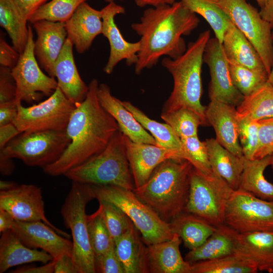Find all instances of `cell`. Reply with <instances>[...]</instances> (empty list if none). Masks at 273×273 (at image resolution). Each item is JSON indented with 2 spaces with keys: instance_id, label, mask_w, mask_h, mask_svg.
I'll list each match as a JSON object with an SVG mask.
<instances>
[{
  "instance_id": "obj_28",
  "label": "cell",
  "mask_w": 273,
  "mask_h": 273,
  "mask_svg": "<svg viewBox=\"0 0 273 273\" xmlns=\"http://www.w3.org/2000/svg\"><path fill=\"white\" fill-rule=\"evenodd\" d=\"M222 44L229 61L252 70L267 72L257 50L232 21L225 31Z\"/></svg>"
},
{
  "instance_id": "obj_47",
  "label": "cell",
  "mask_w": 273,
  "mask_h": 273,
  "mask_svg": "<svg viewBox=\"0 0 273 273\" xmlns=\"http://www.w3.org/2000/svg\"><path fill=\"white\" fill-rule=\"evenodd\" d=\"M17 86L11 69L0 67V106L15 103Z\"/></svg>"
},
{
  "instance_id": "obj_3",
  "label": "cell",
  "mask_w": 273,
  "mask_h": 273,
  "mask_svg": "<svg viewBox=\"0 0 273 273\" xmlns=\"http://www.w3.org/2000/svg\"><path fill=\"white\" fill-rule=\"evenodd\" d=\"M193 167L186 159H167L156 168L145 185L133 192L161 218L170 222L185 211Z\"/></svg>"
},
{
  "instance_id": "obj_14",
  "label": "cell",
  "mask_w": 273,
  "mask_h": 273,
  "mask_svg": "<svg viewBox=\"0 0 273 273\" xmlns=\"http://www.w3.org/2000/svg\"><path fill=\"white\" fill-rule=\"evenodd\" d=\"M203 61L209 69L211 79L208 95L210 101H218L237 107L244 96L232 82L222 44L215 37L210 38L207 41Z\"/></svg>"
},
{
  "instance_id": "obj_39",
  "label": "cell",
  "mask_w": 273,
  "mask_h": 273,
  "mask_svg": "<svg viewBox=\"0 0 273 273\" xmlns=\"http://www.w3.org/2000/svg\"><path fill=\"white\" fill-rule=\"evenodd\" d=\"M88 0H50L40 7L29 19L33 23L39 20L65 23L77 8Z\"/></svg>"
},
{
  "instance_id": "obj_42",
  "label": "cell",
  "mask_w": 273,
  "mask_h": 273,
  "mask_svg": "<svg viewBox=\"0 0 273 273\" xmlns=\"http://www.w3.org/2000/svg\"><path fill=\"white\" fill-rule=\"evenodd\" d=\"M98 201L106 224L115 241L133 224L126 214L116 205L104 200Z\"/></svg>"
},
{
  "instance_id": "obj_56",
  "label": "cell",
  "mask_w": 273,
  "mask_h": 273,
  "mask_svg": "<svg viewBox=\"0 0 273 273\" xmlns=\"http://www.w3.org/2000/svg\"><path fill=\"white\" fill-rule=\"evenodd\" d=\"M137 6L143 8L147 6L156 7L164 5H172L176 0H134Z\"/></svg>"
},
{
  "instance_id": "obj_12",
  "label": "cell",
  "mask_w": 273,
  "mask_h": 273,
  "mask_svg": "<svg viewBox=\"0 0 273 273\" xmlns=\"http://www.w3.org/2000/svg\"><path fill=\"white\" fill-rule=\"evenodd\" d=\"M224 224L239 233L273 232V201L234 190L226 206Z\"/></svg>"
},
{
  "instance_id": "obj_53",
  "label": "cell",
  "mask_w": 273,
  "mask_h": 273,
  "mask_svg": "<svg viewBox=\"0 0 273 273\" xmlns=\"http://www.w3.org/2000/svg\"><path fill=\"white\" fill-rule=\"evenodd\" d=\"M55 261L54 260L43 265H27L18 267L11 271L13 273H52L54 272Z\"/></svg>"
},
{
  "instance_id": "obj_38",
  "label": "cell",
  "mask_w": 273,
  "mask_h": 273,
  "mask_svg": "<svg viewBox=\"0 0 273 273\" xmlns=\"http://www.w3.org/2000/svg\"><path fill=\"white\" fill-rule=\"evenodd\" d=\"M161 117L180 139L198 135V127L204 125L197 113L186 108L162 112Z\"/></svg>"
},
{
  "instance_id": "obj_60",
  "label": "cell",
  "mask_w": 273,
  "mask_h": 273,
  "mask_svg": "<svg viewBox=\"0 0 273 273\" xmlns=\"http://www.w3.org/2000/svg\"><path fill=\"white\" fill-rule=\"evenodd\" d=\"M260 8H262L268 0H255Z\"/></svg>"
},
{
  "instance_id": "obj_15",
  "label": "cell",
  "mask_w": 273,
  "mask_h": 273,
  "mask_svg": "<svg viewBox=\"0 0 273 273\" xmlns=\"http://www.w3.org/2000/svg\"><path fill=\"white\" fill-rule=\"evenodd\" d=\"M0 209L7 211L16 220H41L62 236L68 239L71 237L47 219L41 190L36 185L22 184L8 191H0Z\"/></svg>"
},
{
  "instance_id": "obj_7",
  "label": "cell",
  "mask_w": 273,
  "mask_h": 273,
  "mask_svg": "<svg viewBox=\"0 0 273 273\" xmlns=\"http://www.w3.org/2000/svg\"><path fill=\"white\" fill-rule=\"evenodd\" d=\"M94 198L90 185L72 181L61 210L64 223L71 232L72 257L78 273L96 272L85 213L86 204Z\"/></svg>"
},
{
  "instance_id": "obj_25",
  "label": "cell",
  "mask_w": 273,
  "mask_h": 273,
  "mask_svg": "<svg viewBox=\"0 0 273 273\" xmlns=\"http://www.w3.org/2000/svg\"><path fill=\"white\" fill-rule=\"evenodd\" d=\"M53 260L44 251L25 245L11 229L1 233L0 238V272L25 263L39 262L45 264Z\"/></svg>"
},
{
  "instance_id": "obj_6",
  "label": "cell",
  "mask_w": 273,
  "mask_h": 273,
  "mask_svg": "<svg viewBox=\"0 0 273 273\" xmlns=\"http://www.w3.org/2000/svg\"><path fill=\"white\" fill-rule=\"evenodd\" d=\"M90 185L95 198L114 204L126 214L147 246L168 240L173 237L170 222L161 218L133 191L113 185Z\"/></svg>"
},
{
  "instance_id": "obj_27",
  "label": "cell",
  "mask_w": 273,
  "mask_h": 273,
  "mask_svg": "<svg viewBox=\"0 0 273 273\" xmlns=\"http://www.w3.org/2000/svg\"><path fill=\"white\" fill-rule=\"evenodd\" d=\"M239 235L238 232L224 223L216 226L214 232L201 246L187 253L185 260L191 264L234 254Z\"/></svg>"
},
{
  "instance_id": "obj_57",
  "label": "cell",
  "mask_w": 273,
  "mask_h": 273,
  "mask_svg": "<svg viewBox=\"0 0 273 273\" xmlns=\"http://www.w3.org/2000/svg\"><path fill=\"white\" fill-rule=\"evenodd\" d=\"M15 169V164L12 159L0 158V171L2 174L9 175Z\"/></svg>"
},
{
  "instance_id": "obj_59",
  "label": "cell",
  "mask_w": 273,
  "mask_h": 273,
  "mask_svg": "<svg viewBox=\"0 0 273 273\" xmlns=\"http://www.w3.org/2000/svg\"><path fill=\"white\" fill-rule=\"evenodd\" d=\"M272 39L273 41V31H272ZM268 81L273 85V65L270 72L268 75Z\"/></svg>"
},
{
  "instance_id": "obj_24",
  "label": "cell",
  "mask_w": 273,
  "mask_h": 273,
  "mask_svg": "<svg viewBox=\"0 0 273 273\" xmlns=\"http://www.w3.org/2000/svg\"><path fill=\"white\" fill-rule=\"evenodd\" d=\"M179 236L174 234L170 239L148 246L149 272L152 273H191V264L180 252Z\"/></svg>"
},
{
  "instance_id": "obj_26",
  "label": "cell",
  "mask_w": 273,
  "mask_h": 273,
  "mask_svg": "<svg viewBox=\"0 0 273 273\" xmlns=\"http://www.w3.org/2000/svg\"><path fill=\"white\" fill-rule=\"evenodd\" d=\"M235 253L251 261L258 271L273 272V232L239 233Z\"/></svg>"
},
{
  "instance_id": "obj_32",
  "label": "cell",
  "mask_w": 273,
  "mask_h": 273,
  "mask_svg": "<svg viewBox=\"0 0 273 273\" xmlns=\"http://www.w3.org/2000/svg\"><path fill=\"white\" fill-rule=\"evenodd\" d=\"M271 160V155L252 160L244 157V169L238 189L261 199L273 201V184L264 175V171L270 165Z\"/></svg>"
},
{
  "instance_id": "obj_36",
  "label": "cell",
  "mask_w": 273,
  "mask_h": 273,
  "mask_svg": "<svg viewBox=\"0 0 273 273\" xmlns=\"http://www.w3.org/2000/svg\"><path fill=\"white\" fill-rule=\"evenodd\" d=\"M191 264V273H256L259 271L251 261L236 253Z\"/></svg>"
},
{
  "instance_id": "obj_44",
  "label": "cell",
  "mask_w": 273,
  "mask_h": 273,
  "mask_svg": "<svg viewBox=\"0 0 273 273\" xmlns=\"http://www.w3.org/2000/svg\"><path fill=\"white\" fill-rule=\"evenodd\" d=\"M239 140L244 157L253 159L259 145V124L258 121L243 119L238 120Z\"/></svg>"
},
{
  "instance_id": "obj_23",
  "label": "cell",
  "mask_w": 273,
  "mask_h": 273,
  "mask_svg": "<svg viewBox=\"0 0 273 273\" xmlns=\"http://www.w3.org/2000/svg\"><path fill=\"white\" fill-rule=\"evenodd\" d=\"M97 94L101 105L116 120L125 135L135 143L156 145L152 135L123 106L122 101L112 95L107 84H99Z\"/></svg>"
},
{
  "instance_id": "obj_20",
  "label": "cell",
  "mask_w": 273,
  "mask_h": 273,
  "mask_svg": "<svg viewBox=\"0 0 273 273\" xmlns=\"http://www.w3.org/2000/svg\"><path fill=\"white\" fill-rule=\"evenodd\" d=\"M236 108L218 101H210L205 110V117L216 134V140L235 155L243 157L239 140Z\"/></svg>"
},
{
  "instance_id": "obj_48",
  "label": "cell",
  "mask_w": 273,
  "mask_h": 273,
  "mask_svg": "<svg viewBox=\"0 0 273 273\" xmlns=\"http://www.w3.org/2000/svg\"><path fill=\"white\" fill-rule=\"evenodd\" d=\"M20 54L3 37L0 38L1 66L13 69L17 64Z\"/></svg>"
},
{
  "instance_id": "obj_33",
  "label": "cell",
  "mask_w": 273,
  "mask_h": 273,
  "mask_svg": "<svg viewBox=\"0 0 273 273\" xmlns=\"http://www.w3.org/2000/svg\"><path fill=\"white\" fill-rule=\"evenodd\" d=\"M238 120L254 121L273 117V85L268 81L254 92L244 97L236 107Z\"/></svg>"
},
{
  "instance_id": "obj_5",
  "label": "cell",
  "mask_w": 273,
  "mask_h": 273,
  "mask_svg": "<svg viewBox=\"0 0 273 273\" xmlns=\"http://www.w3.org/2000/svg\"><path fill=\"white\" fill-rule=\"evenodd\" d=\"M72 181L95 185H113L133 191L132 174L128 160L124 134L119 129L98 154L64 174Z\"/></svg>"
},
{
  "instance_id": "obj_9",
  "label": "cell",
  "mask_w": 273,
  "mask_h": 273,
  "mask_svg": "<svg viewBox=\"0 0 273 273\" xmlns=\"http://www.w3.org/2000/svg\"><path fill=\"white\" fill-rule=\"evenodd\" d=\"M70 143L66 130L21 132L0 150V158L19 159L42 168L58 160Z\"/></svg>"
},
{
  "instance_id": "obj_55",
  "label": "cell",
  "mask_w": 273,
  "mask_h": 273,
  "mask_svg": "<svg viewBox=\"0 0 273 273\" xmlns=\"http://www.w3.org/2000/svg\"><path fill=\"white\" fill-rule=\"evenodd\" d=\"M259 13L262 18L269 23L273 29V0H268L261 8Z\"/></svg>"
},
{
  "instance_id": "obj_62",
  "label": "cell",
  "mask_w": 273,
  "mask_h": 273,
  "mask_svg": "<svg viewBox=\"0 0 273 273\" xmlns=\"http://www.w3.org/2000/svg\"><path fill=\"white\" fill-rule=\"evenodd\" d=\"M104 1L109 3L111 2H114V1H124V0H104Z\"/></svg>"
},
{
  "instance_id": "obj_17",
  "label": "cell",
  "mask_w": 273,
  "mask_h": 273,
  "mask_svg": "<svg viewBox=\"0 0 273 273\" xmlns=\"http://www.w3.org/2000/svg\"><path fill=\"white\" fill-rule=\"evenodd\" d=\"M126 153L135 189L145 185L156 168L169 159H184L181 152L157 145L138 143L124 134Z\"/></svg>"
},
{
  "instance_id": "obj_19",
  "label": "cell",
  "mask_w": 273,
  "mask_h": 273,
  "mask_svg": "<svg viewBox=\"0 0 273 273\" xmlns=\"http://www.w3.org/2000/svg\"><path fill=\"white\" fill-rule=\"evenodd\" d=\"M33 26L36 34L35 58L41 69L54 77V65L67 38L65 23L42 20L33 23Z\"/></svg>"
},
{
  "instance_id": "obj_46",
  "label": "cell",
  "mask_w": 273,
  "mask_h": 273,
  "mask_svg": "<svg viewBox=\"0 0 273 273\" xmlns=\"http://www.w3.org/2000/svg\"><path fill=\"white\" fill-rule=\"evenodd\" d=\"M96 272L125 273L116 252L115 243L103 254L95 256Z\"/></svg>"
},
{
  "instance_id": "obj_40",
  "label": "cell",
  "mask_w": 273,
  "mask_h": 273,
  "mask_svg": "<svg viewBox=\"0 0 273 273\" xmlns=\"http://www.w3.org/2000/svg\"><path fill=\"white\" fill-rule=\"evenodd\" d=\"M228 62L232 82L244 97L249 95L268 81L269 75L266 71H256Z\"/></svg>"
},
{
  "instance_id": "obj_43",
  "label": "cell",
  "mask_w": 273,
  "mask_h": 273,
  "mask_svg": "<svg viewBox=\"0 0 273 273\" xmlns=\"http://www.w3.org/2000/svg\"><path fill=\"white\" fill-rule=\"evenodd\" d=\"M187 160L200 171L207 173L212 171L205 141L201 142L198 135L180 139Z\"/></svg>"
},
{
  "instance_id": "obj_11",
  "label": "cell",
  "mask_w": 273,
  "mask_h": 273,
  "mask_svg": "<svg viewBox=\"0 0 273 273\" xmlns=\"http://www.w3.org/2000/svg\"><path fill=\"white\" fill-rule=\"evenodd\" d=\"M18 114L13 122L21 132L65 130L75 105L58 87L48 98L29 107L17 105Z\"/></svg>"
},
{
  "instance_id": "obj_51",
  "label": "cell",
  "mask_w": 273,
  "mask_h": 273,
  "mask_svg": "<svg viewBox=\"0 0 273 273\" xmlns=\"http://www.w3.org/2000/svg\"><path fill=\"white\" fill-rule=\"evenodd\" d=\"M17 114V106L15 103L0 106V126L13 123Z\"/></svg>"
},
{
  "instance_id": "obj_16",
  "label": "cell",
  "mask_w": 273,
  "mask_h": 273,
  "mask_svg": "<svg viewBox=\"0 0 273 273\" xmlns=\"http://www.w3.org/2000/svg\"><path fill=\"white\" fill-rule=\"evenodd\" d=\"M101 10L103 30L102 34L108 39L110 44V55L104 71L110 74L119 62L125 60L127 65L135 64L138 54L140 49L139 41L134 42L127 41L123 37L115 22V17L125 13V9L111 2Z\"/></svg>"
},
{
  "instance_id": "obj_29",
  "label": "cell",
  "mask_w": 273,
  "mask_h": 273,
  "mask_svg": "<svg viewBox=\"0 0 273 273\" xmlns=\"http://www.w3.org/2000/svg\"><path fill=\"white\" fill-rule=\"evenodd\" d=\"M212 171L234 190L239 189L244 169V157H239L224 148L215 139L205 141Z\"/></svg>"
},
{
  "instance_id": "obj_4",
  "label": "cell",
  "mask_w": 273,
  "mask_h": 273,
  "mask_svg": "<svg viewBox=\"0 0 273 273\" xmlns=\"http://www.w3.org/2000/svg\"><path fill=\"white\" fill-rule=\"evenodd\" d=\"M210 38L209 30L201 33L197 39L188 43L184 54L175 59L165 57L161 64L171 74L173 89L163 107L162 112L186 108L197 113L204 126L209 125L205 117L206 106L201 103L203 57Z\"/></svg>"
},
{
  "instance_id": "obj_10",
  "label": "cell",
  "mask_w": 273,
  "mask_h": 273,
  "mask_svg": "<svg viewBox=\"0 0 273 273\" xmlns=\"http://www.w3.org/2000/svg\"><path fill=\"white\" fill-rule=\"evenodd\" d=\"M259 53L269 74L273 65L271 27L246 0H213Z\"/></svg>"
},
{
  "instance_id": "obj_21",
  "label": "cell",
  "mask_w": 273,
  "mask_h": 273,
  "mask_svg": "<svg viewBox=\"0 0 273 273\" xmlns=\"http://www.w3.org/2000/svg\"><path fill=\"white\" fill-rule=\"evenodd\" d=\"M67 38L76 51L82 54L91 47L95 38L102 34L101 10L92 7L86 2L82 3L65 22Z\"/></svg>"
},
{
  "instance_id": "obj_22",
  "label": "cell",
  "mask_w": 273,
  "mask_h": 273,
  "mask_svg": "<svg viewBox=\"0 0 273 273\" xmlns=\"http://www.w3.org/2000/svg\"><path fill=\"white\" fill-rule=\"evenodd\" d=\"M73 44L67 38L54 68L58 87L75 106L82 102L88 91L78 71L73 53Z\"/></svg>"
},
{
  "instance_id": "obj_18",
  "label": "cell",
  "mask_w": 273,
  "mask_h": 273,
  "mask_svg": "<svg viewBox=\"0 0 273 273\" xmlns=\"http://www.w3.org/2000/svg\"><path fill=\"white\" fill-rule=\"evenodd\" d=\"M11 230L26 246L40 249L56 260L64 254L72 256L73 243L41 220H15Z\"/></svg>"
},
{
  "instance_id": "obj_58",
  "label": "cell",
  "mask_w": 273,
  "mask_h": 273,
  "mask_svg": "<svg viewBox=\"0 0 273 273\" xmlns=\"http://www.w3.org/2000/svg\"><path fill=\"white\" fill-rule=\"evenodd\" d=\"M17 185L14 181L1 180L0 181V191L10 190Z\"/></svg>"
},
{
  "instance_id": "obj_37",
  "label": "cell",
  "mask_w": 273,
  "mask_h": 273,
  "mask_svg": "<svg viewBox=\"0 0 273 273\" xmlns=\"http://www.w3.org/2000/svg\"><path fill=\"white\" fill-rule=\"evenodd\" d=\"M185 7L201 15L211 27L222 43L225 31L231 22L228 15L213 0H180Z\"/></svg>"
},
{
  "instance_id": "obj_1",
  "label": "cell",
  "mask_w": 273,
  "mask_h": 273,
  "mask_svg": "<svg viewBox=\"0 0 273 273\" xmlns=\"http://www.w3.org/2000/svg\"><path fill=\"white\" fill-rule=\"evenodd\" d=\"M99 84L93 79L88 85L86 98L75 106L66 128L70 143L58 160L42 168L46 174L64 175L101 153L119 129L116 120L99 101Z\"/></svg>"
},
{
  "instance_id": "obj_41",
  "label": "cell",
  "mask_w": 273,
  "mask_h": 273,
  "mask_svg": "<svg viewBox=\"0 0 273 273\" xmlns=\"http://www.w3.org/2000/svg\"><path fill=\"white\" fill-rule=\"evenodd\" d=\"M89 239L95 256L106 252L114 243L104 220L101 209L87 215Z\"/></svg>"
},
{
  "instance_id": "obj_2",
  "label": "cell",
  "mask_w": 273,
  "mask_h": 273,
  "mask_svg": "<svg viewBox=\"0 0 273 273\" xmlns=\"http://www.w3.org/2000/svg\"><path fill=\"white\" fill-rule=\"evenodd\" d=\"M200 23L195 13L180 1L147 9L131 28L140 36L136 74L156 65L162 56L175 59L187 50L183 35H190Z\"/></svg>"
},
{
  "instance_id": "obj_45",
  "label": "cell",
  "mask_w": 273,
  "mask_h": 273,
  "mask_svg": "<svg viewBox=\"0 0 273 273\" xmlns=\"http://www.w3.org/2000/svg\"><path fill=\"white\" fill-rule=\"evenodd\" d=\"M258 122L259 145L253 159H261L273 153V117Z\"/></svg>"
},
{
  "instance_id": "obj_54",
  "label": "cell",
  "mask_w": 273,
  "mask_h": 273,
  "mask_svg": "<svg viewBox=\"0 0 273 273\" xmlns=\"http://www.w3.org/2000/svg\"><path fill=\"white\" fill-rule=\"evenodd\" d=\"M14 218L6 210L0 209V233L1 234L11 230L15 221Z\"/></svg>"
},
{
  "instance_id": "obj_50",
  "label": "cell",
  "mask_w": 273,
  "mask_h": 273,
  "mask_svg": "<svg viewBox=\"0 0 273 273\" xmlns=\"http://www.w3.org/2000/svg\"><path fill=\"white\" fill-rule=\"evenodd\" d=\"M55 261V273H78L72 256L64 254Z\"/></svg>"
},
{
  "instance_id": "obj_34",
  "label": "cell",
  "mask_w": 273,
  "mask_h": 273,
  "mask_svg": "<svg viewBox=\"0 0 273 273\" xmlns=\"http://www.w3.org/2000/svg\"><path fill=\"white\" fill-rule=\"evenodd\" d=\"M28 20L13 0H0V25L8 33L13 47L21 54L29 35Z\"/></svg>"
},
{
  "instance_id": "obj_52",
  "label": "cell",
  "mask_w": 273,
  "mask_h": 273,
  "mask_svg": "<svg viewBox=\"0 0 273 273\" xmlns=\"http://www.w3.org/2000/svg\"><path fill=\"white\" fill-rule=\"evenodd\" d=\"M21 133L13 123L0 126V150Z\"/></svg>"
},
{
  "instance_id": "obj_31",
  "label": "cell",
  "mask_w": 273,
  "mask_h": 273,
  "mask_svg": "<svg viewBox=\"0 0 273 273\" xmlns=\"http://www.w3.org/2000/svg\"><path fill=\"white\" fill-rule=\"evenodd\" d=\"M172 231L177 234L190 250L201 246L214 232V226L194 214L183 212L170 222Z\"/></svg>"
},
{
  "instance_id": "obj_61",
  "label": "cell",
  "mask_w": 273,
  "mask_h": 273,
  "mask_svg": "<svg viewBox=\"0 0 273 273\" xmlns=\"http://www.w3.org/2000/svg\"><path fill=\"white\" fill-rule=\"evenodd\" d=\"M271 160L270 166L271 167L272 172H273V153L271 155Z\"/></svg>"
},
{
  "instance_id": "obj_13",
  "label": "cell",
  "mask_w": 273,
  "mask_h": 273,
  "mask_svg": "<svg viewBox=\"0 0 273 273\" xmlns=\"http://www.w3.org/2000/svg\"><path fill=\"white\" fill-rule=\"evenodd\" d=\"M34 42L32 28L29 26L26 47L17 64L11 69L17 86L16 105L22 102H38L43 95L49 97L58 87L55 78L42 71L34 54Z\"/></svg>"
},
{
  "instance_id": "obj_35",
  "label": "cell",
  "mask_w": 273,
  "mask_h": 273,
  "mask_svg": "<svg viewBox=\"0 0 273 273\" xmlns=\"http://www.w3.org/2000/svg\"><path fill=\"white\" fill-rule=\"evenodd\" d=\"M123 106L135 118L150 132L156 142V145L168 149L178 151L183 153L187 160L180 139L167 123H162L149 118L143 111L128 101H122Z\"/></svg>"
},
{
  "instance_id": "obj_49",
  "label": "cell",
  "mask_w": 273,
  "mask_h": 273,
  "mask_svg": "<svg viewBox=\"0 0 273 273\" xmlns=\"http://www.w3.org/2000/svg\"><path fill=\"white\" fill-rule=\"evenodd\" d=\"M23 15L28 20L49 0H13Z\"/></svg>"
},
{
  "instance_id": "obj_8",
  "label": "cell",
  "mask_w": 273,
  "mask_h": 273,
  "mask_svg": "<svg viewBox=\"0 0 273 273\" xmlns=\"http://www.w3.org/2000/svg\"><path fill=\"white\" fill-rule=\"evenodd\" d=\"M234 190L212 171L203 173L193 167L190 179V192L185 209L211 224L224 223V213L228 200Z\"/></svg>"
},
{
  "instance_id": "obj_30",
  "label": "cell",
  "mask_w": 273,
  "mask_h": 273,
  "mask_svg": "<svg viewBox=\"0 0 273 273\" xmlns=\"http://www.w3.org/2000/svg\"><path fill=\"white\" fill-rule=\"evenodd\" d=\"M133 224L123 235L114 241L117 256L125 273L149 272L147 249Z\"/></svg>"
}]
</instances>
